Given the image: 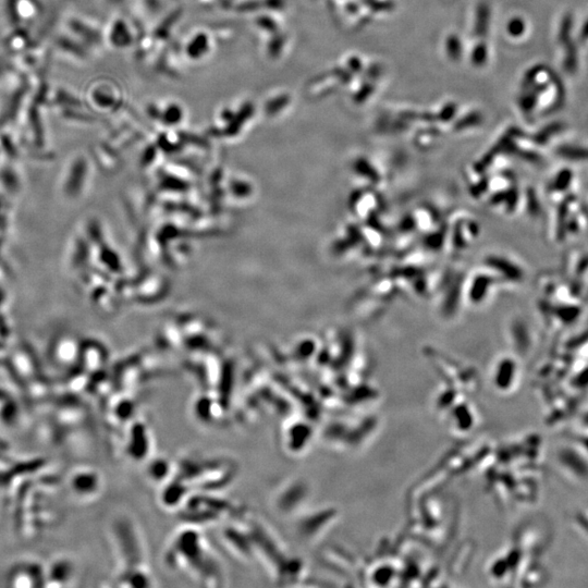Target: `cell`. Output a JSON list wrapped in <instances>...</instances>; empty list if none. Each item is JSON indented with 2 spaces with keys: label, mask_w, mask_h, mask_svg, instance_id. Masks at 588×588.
Segmentation results:
<instances>
[{
  "label": "cell",
  "mask_w": 588,
  "mask_h": 588,
  "mask_svg": "<svg viewBox=\"0 0 588 588\" xmlns=\"http://www.w3.org/2000/svg\"><path fill=\"white\" fill-rule=\"evenodd\" d=\"M70 487L73 494L82 499L95 498L103 487L102 476L93 469L77 470L71 476Z\"/></svg>",
  "instance_id": "obj_3"
},
{
  "label": "cell",
  "mask_w": 588,
  "mask_h": 588,
  "mask_svg": "<svg viewBox=\"0 0 588 588\" xmlns=\"http://www.w3.org/2000/svg\"><path fill=\"white\" fill-rule=\"evenodd\" d=\"M146 426L140 422L134 425L132 433L130 432L127 444V452L131 459L140 461L145 459L150 453L151 437Z\"/></svg>",
  "instance_id": "obj_4"
},
{
  "label": "cell",
  "mask_w": 588,
  "mask_h": 588,
  "mask_svg": "<svg viewBox=\"0 0 588 588\" xmlns=\"http://www.w3.org/2000/svg\"><path fill=\"white\" fill-rule=\"evenodd\" d=\"M114 528L118 555L126 563V568L121 571V574L147 569L145 566V546L137 526L132 521L124 519L118 522Z\"/></svg>",
  "instance_id": "obj_2"
},
{
  "label": "cell",
  "mask_w": 588,
  "mask_h": 588,
  "mask_svg": "<svg viewBox=\"0 0 588 588\" xmlns=\"http://www.w3.org/2000/svg\"><path fill=\"white\" fill-rule=\"evenodd\" d=\"M8 581H10L11 586L17 587L39 586L36 581H40L42 585H45V571L36 563H27V565L16 567L12 570Z\"/></svg>",
  "instance_id": "obj_5"
},
{
  "label": "cell",
  "mask_w": 588,
  "mask_h": 588,
  "mask_svg": "<svg viewBox=\"0 0 588 588\" xmlns=\"http://www.w3.org/2000/svg\"><path fill=\"white\" fill-rule=\"evenodd\" d=\"M167 551V561L176 570L187 572L193 579L207 582H217L210 571L222 578L216 558L212 555L210 546L206 544L203 535L196 529L185 530L177 534Z\"/></svg>",
  "instance_id": "obj_1"
},
{
  "label": "cell",
  "mask_w": 588,
  "mask_h": 588,
  "mask_svg": "<svg viewBox=\"0 0 588 588\" xmlns=\"http://www.w3.org/2000/svg\"><path fill=\"white\" fill-rule=\"evenodd\" d=\"M175 468L176 465L165 459H156L150 464V467H147V475H149L152 482H167V477L170 474H175Z\"/></svg>",
  "instance_id": "obj_7"
},
{
  "label": "cell",
  "mask_w": 588,
  "mask_h": 588,
  "mask_svg": "<svg viewBox=\"0 0 588 588\" xmlns=\"http://www.w3.org/2000/svg\"><path fill=\"white\" fill-rule=\"evenodd\" d=\"M73 574V566L71 561L67 559H59L53 563L49 568L48 574H45L46 581H54L57 586L66 585Z\"/></svg>",
  "instance_id": "obj_6"
},
{
  "label": "cell",
  "mask_w": 588,
  "mask_h": 588,
  "mask_svg": "<svg viewBox=\"0 0 588 588\" xmlns=\"http://www.w3.org/2000/svg\"><path fill=\"white\" fill-rule=\"evenodd\" d=\"M577 523L578 529L588 538V508L584 511L579 512L577 517L574 518Z\"/></svg>",
  "instance_id": "obj_9"
},
{
  "label": "cell",
  "mask_w": 588,
  "mask_h": 588,
  "mask_svg": "<svg viewBox=\"0 0 588 588\" xmlns=\"http://www.w3.org/2000/svg\"><path fill=\"white\" fill-rule=\"evenodd\" d=\"M572 451V458H575V465H584V467H588V462L587 460L583 459V455H584V451H583V455L582 453H580L578 450H575V448H571ZM559 459H563V460H568L570 462H574V459L570 460L569 457L566 455L565 452H563L562 450H560L558 452V457ZM575 470V467H570L567 468L565 471H568L569 473H573Z\"/></svg>",
  "instance_id": "obj_8"
}]
</instances>
